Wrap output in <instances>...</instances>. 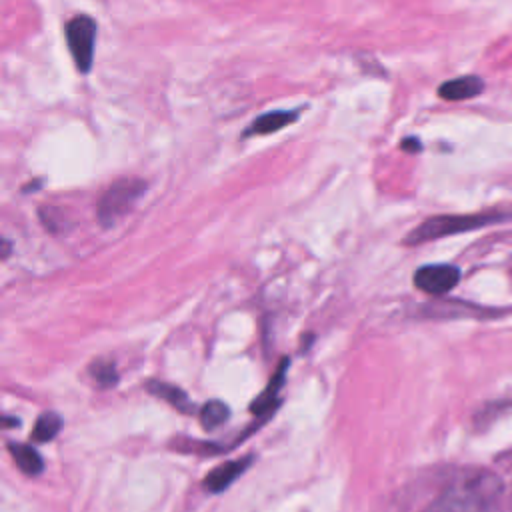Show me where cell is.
I'll return each instance as SVG.
<instances>
[{
  "instance_id": "6",
  "label": "cell",
  "mask_w": 512,
  "mask_h": 512,
  "mask_svg": "<svg viewBox=\"0 0 512 512\" xmlns=\"http://www.w3.org/2000/svg\"><path fill=\"white\" fill-rule=\"evenodd\" d=\"M252 464V456H244V458H238V460H230V462H224L220 466H216L202 482V486L208 490V492H222L226 490L238 476H242V472Z\"/></svg>"
},
{
  "instance_id": "15",
  "label": "cell",
  "mask_w": 512,
  "mask_h": 512,
  "mask_svg": "<svg viewBox=\"0 0 512 512\" xmlns=\"http://www.w3.org/2000/svg\"><path fill=\"white\" fill-rule=\"evenodd\" d=\"M404 150H412V152H416V150H420L422 146H420V142L416 140V138H406V140H402V144H400Z\"/></svg>"
},
{
  "instance_id": "12",
  "label": "cell",
  "mask_w": 512,
  "mask_h": 512,
  "mask_svg": "<svg viewBox=\"0 0 512 512\" xmlns=\"http://www.w3.org/2000/svg\"><path fill=\"white\" fill-rule=\"evenodd\" d=\"M60 428H62L60 416H58L56 412H44V414L36 420L30 438L36 440V442H48V440H52V438L60 432Z\"/></svg>"
},
{
  "instance_id": "11",
  "label": "cell",
  "mask_w": 512,
  "mask_h": 512,
  "mask_svg": "<svg viewBox=\"0 0 512 512\" xmlns=\"http://www.w3.org/2000/svg\"><path fill=\"white\" fill-rule=\"evenodd\" d=\"M146 386H148V392H150V394H154V396L166 400V402L172 404L174 408H178V410L190 408V400H188V396L184 394V390H180V388H176V386H172V384H166V382H158V380H150Z\"/></svg>"
},
{
  "instance_id": "2",
  "label": "cell",
  "mask_w": 512,
  "mask_h": 512,
  "mask_svg": "<svg viewBox=\"0 0 512 512\" xmlns=\"http://www.w3.org/2000/svg\"><path fill=\"white\" fill-rule=\"evenodd\" d=\"M506 214L500 212H480V214H442V216H432L424 220L420 226H416L408 238L406 244H420L436 238H444L450 234H460L468 230H476L494 222L504 220Z\"/></svg>"
},
{
  "instance_id": "7",
  "label": "cell",
  "mask_w": 512,
  "mask_h": 512,
  "mask_svg": "<svg viewBox=\"0 0 512 512\" xmlns=\"http://www.w3.org/2000/svg\"><path fill=\"white\" fill-rule=\"evenodd\" d=\"M484 90V82L478 76H460L444 82L438 88V96L444 100H468Z\"/></svg>"
},
{
  "instance_id": "3",
  "label": "cell",
  "mask_w": 512,
  "mask_h": 512,
  "mask_svg": "<svg viewBox=\"0 0 512 512\" xmlns=\"http://www.w3.org/2000/svg\"><path fill=\"white\" fill-rule=\"evenodd\" d=\"M146 190V182L140 178H122L114 182L98 202V220L104 228L114 226L122 216H126L136 200Z\"/></svg>"
},
{
  "instance_id": "4",
  "label": "cell",
  "mask_w": 512,
  "mask_h": 512,
  "mask_svg": "<svg viewBox=\"0 0 512 512\" xmlns=\"http://www.w3.org/2000/svg\"><path fill=\"white\" fill-rule=\"evenodd\" d=\"M96 24L88 16H76L66 24V42L80 72H88L94 58Z\"/></svg>"
},
{
  "instance_id": "5",
  "label": "cell",
  "mask_w": 512,
  "mask_h": 512,
  "mask_svg": "<svg viewBox=\"0 0 512 512\" xmlns=\"http://www.w3.org/2000/svg\"><path fill=\"white\" fill-rule=\"evenodd\" d=\"M460 280V270L452 264H428L414 272V286L426 294L442 296Z\"/></svg>"
},
{
  "instance_id": "13",
  "label": "cell",
  "mask_w": 512,
  "mask_h": 512,
  "mask_svg": "<svg viewBox=\"0 0 512 512\" xmlns=\"http://www.w3.org/2000/svg\"><path fill=\"white\" fill-rule=\"evenodd\" d=\"M228 416H230V410H228V406H226L224 402H220V400H210V402H206V404L202 406V410H200V422H202V426H204L206 430L218 428L220 424H224V422L228 420Z\"/></svg>"
},
{
  "instance_id": "9",
  "label": "cell",
  "mask_w": 512,
  "mask_h": 512,
  "mask_svg": "<svg viewBox=\"0 0 512 512\" xmlns=\"http://www.w3.org/2000/svg\"><path fill=\"white\" fill-rule=\"evenodd\" d=\"M298 118V112H284V110H278V112H266L262 114L260 118H256L248 130L244 132V136H252V134H270V132H278L282 130L284 126L292 124L294 120Z\"/></svg>"
},
{
  "instance_id": "14",
  "label": "cell",
  "mask_w": 512,
  "mask_h": 512,
  "mask_svg": "<svg viewBox=\"0 0 512 512\" xmlns=\"http://www.w3.org/2000/svg\"><path fill=\"white\" fill-rule=\"evenodd\" d=\"M90 374L92 378L100 384V386H114L118 382V372H116V366L114 362H108V360H96L92 362L90 366Z\"/></svg>"
},
{
  "instance_id": "1",
  "label": "cell",
  "mask_w": 512,
  "mask_h": 512,
  "mask_svg": "<svg viewBox=\"0 0 512 512\" xmlns=\"http://www.w3.org/2000/svg\"><path fill=\"white\" fill-rule=\"evenodd\" d=\"M496 494L498 482L478 476L446 488L424 512H490Z\"/></svg>"
},
{
  "instance_id": "10",
  "label": "cell",
  "mask_w": 512,
  "mask_h": 512,
  "mask_svg": "<svg viewBox=\"0 0 512 512\" xmlns=\"http://www.w3.org/2000/svg\"><path fill=\"white\" fill-rule=\"evenodd\" d=\"M8 450H10V454H12L14 462H16V466H18L24 474L36 476V474H40V472L44 470V462H42L40 454H38L32 446L10 442V444H8Z\"/></svg>"
},
{
  "instance_id": "8",
  "label": "cell",
  "mask_w": 512,
  "mask_h": 512,
  "mask_svg": "<svg viewBox=\"0 0 512 512\" xmlns=\"http://www.w3.org/2000/svg\"><path fill=\"white\" fill-rule=\"evenodd\" d=\"M286 368H288V358H282V362H280L276 374L272 376V380L268 382V386H266V388L262 390V394L250 404V410H252L256 416L270 412V410L278 404V398H276V396H278V390H280L282 384H284V372H286Z\"/></svg>"
}]
</instances>
